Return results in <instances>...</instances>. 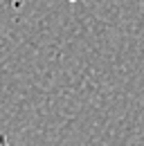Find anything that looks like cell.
<instances>
[{
	"label": "cell",
	"mask_w": 144,
	"mask_h": 146,
	"mask_svg": "<svg viewBox=\"0 0 144 146\" xmlns=\"http://www.w3.org/2000/svg\"><path fill=\"white\" fill-rule=\"evenodd\" d=\"M5 142H7V139H5V135L0 133V144H5Z\"/></svg>",
	"instance_id": "6da1fadb"
}]
</instances>
